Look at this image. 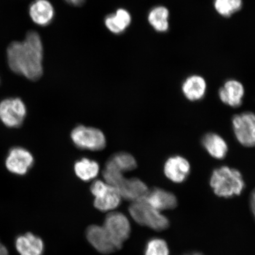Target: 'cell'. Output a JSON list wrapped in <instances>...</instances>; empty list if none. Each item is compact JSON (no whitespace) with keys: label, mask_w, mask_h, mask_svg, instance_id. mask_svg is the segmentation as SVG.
Here are the masks:
<instances>
[{"label":"cell","mask_w":255,"mask_h":255,"mask_svg":"<svg viewBox=\"0 0 255 255\" xmlns=\"http://www.w3.org/2000/svg\"><path fill=\"white\" fill-rule=\"evenodd\" d=\"M145 255H169L166 242L158 238L151 239L146 245Z\"/></svg>","instance_id":"cb8c5ba5"},{"label":"cell","mask_w":255,"mask_h":255,"mask_svg":"<svg viewBox=\"0 0 255 255\" xmlns=\"http://www.w3.org/2000/svg\"><path fill=\"white\" fill-rule=\"evenodd\" d=\"M15 248L20 255H42L44 244L39 237L27 233L16 239Z\"/></svg>","instance_id":"ac0fdd59"},{"label":"cell","mask_w":255,"mask_h":255,"mask_svg":"<svg viewBox=\"0 0 255 255\" xmlns=\"http://www.w3.org/2000/svg\"><path fill=\"white\" fill-rule=\"evenodd\" d=\"M91 191L95 197L94 206L100 211H111L120 205L122 197L119 190L105 181H94Z\"/></svg>","instance_id":"5b68a950"},{"label":"cell","mask_w":255,"mask_h":255,"mask_svg":"<svg viewBox=\"0 0 255 255\" xmlns=\"http://www.w3.org/2000/svg\"><path fill=\"white\" fill-rule=\"evenodd\" d=\"M104 228L119 250L129 238L130 226L128 219L120 212H111L105 219Z\"/></svg>","instance_id":"52a82bcc"},{"label":"cell","mask_w":255,"mask_h":255,"mask_svg":"<svg viewBox=\"0 0 255 255\" xmlns=\"http://www.w3.org/2000/svg\"><path fill=\"white\" fill-rule=\"evenodd\" d=\"M34 158L31 153L21 147L12 148L5 160V166L11 173L23 175L32 167Z\"/></svg>","instance_id":"9c48e42d"},{"label":"cell","mask_w":255,"mask_h":255,"mask_svg":"<svg viewBox=\"0 0 255 255\" xmlns=\"http://www.w3.org/2000/svg\"><path fill=\"white\" fill-rule=\"evenodd\" d=\"M87 237L92 246L102 254H110L119 250L104 226H89L87 231Z\"/></svg>","instance_id":"8fae6325"},{"label":"cell","mask_w":255,"mask_h":255,"mask_svg":"<svg viewBox=\"0 0 255 255\" xmlns=\"http://www.w3.org/2000/svg\"><path fill=\"white\" fill-rule=\"evenodd\" d=\"M27 110L20 98L5 99L0 103V120L5 126L17 128L23 123Z\"/></svg>","instance_id":"ba28073f"},{"label":"cell","mask_w":255,"mask_h":255,"mask_svg":"<svg viewBox=\"0 0 255 255\" xmlns=\"http://www.w3.org/2000/svg\"><path fill=\"white\" fill-rule=\"evenodd\" d=\"M0 255H9L7 249L0 241Z\"/></svg>","instance_id":"4316f807"},{"label":"cell","mask_w":255,"mask_h":255,"mask_svg":"<svg viewBox=\"0 0 255 255\" xmlns=\"http://www.w3.org/2000/svg\"><path fill=\"white\" fill-rule=\"evenodd\" d=\"M9 68L32 81L43 75V46L39 33L28 31L23 41H12L7 49Z\"/></svg>","instance_id":"6da1fadb"},{"label":"cell","mask_w":255,"mask_h":255,"mask_svg":"<svg viewBox=\"0 0 255 255\" xmlns=\"http://www.w3.org/2000/svg\"><path fill=\"white\" fill-rule=\"evenodd\" d=\"M181 91L187 100L191 102L202 100L207 91L205 79L199 75H191L184 80Z\"/></svg>","instance_id":"2e32d148"},{"label":"cell","mask_w":255,"mask_h":255,"mask_svg":"<svg viewBox=\"0 0 255 255\" xmlns=\"http://www.w3.org/2000/svg\"><path fill=\"white\" fill-rule=\"evenodd\" d=\"M131 15L124 8L118 9L115 13L108 14L105 17L104 23L112 33L120 35L123 34L131 23Z\"/></svg>","instance_id":"d6986e66"},{"label":"cell","mask_w":255,"mask_h":255,"mask_svg":"<svg viewBox=\"0 0 255 255\" xmlns=\"http://www.w3.org/2000/svg\"><path fill=\"white\" fill-rule=\"evenodd\" d=\"M242 0H215V7L218 13L230 17L242 8Z\"/></svg>","instance_id":"603a6c76"},{"label":"cell","mask_w":255,"mask_h":255,"mask_svg":"<svg viewBox=\"0 0 255 255\" xmlns=\"http://www.w3.org/2000/svg\"><path fill=\"white\" fill-rule=\"evenodd\" d=\"M108 161L123 173L135 170L137 167L135 158L131 154L126 152L116 153Z\"/></svg>","instance_id":"7402d4cb"},{"label":"cell","mask_w":255,"mask_h":255,"mask_svg":"<svg viewBox=\"0 0 255 255\" xmlns=\"http://www.w3.org/2000/svg\"><path fill=\"white\" fill-rule=\"evenodd\" d=\"M169 11L163 6H157L152 8L148 15L149 24L155 31L164 33L168 30V19Z\"/></svg>","instance_id":"44dd1931"},{"label":"cell","mask_w":255,"mask_h":255,"mask_svg":"<svg viewBox=\"0 0 255 255\" xmlns=\"http://www.w3.org/2000/svg\"><path fill=\"white\" fill-rule=\"evenodd\" d=\"M251 208L255 218V189L251 193L250 198Z\"/></svg>","instance_id":"d4e9b609"},{"label":"cell","mask_w":255,"mask_h":255,"mask_svg":"<svg viewBox=\"0 0 255 255\" xmlns=\"http://www.w3.org/2000/svg\"><path fill=\"white\" fill-rule=\"evenodd\" d=\"M129 212L133 219L140 225L157 231H164L168 227L169 221L166 217L143 199L132 202Z\"/></svg>","instance_id":"3957f363"},{"label":"cell","mask_w":255,"mask_h":255,"mask_svg":"<svg viewBox=\"0 0 255 255\" xmlns=\"http://www.w3.org/2000/svg\"><path fill=\"white\" fill-rule=\"evenodd\" d=\"M116 189L119 190L122 198L132 202L144 199L149 191L146 185L136 178L124 177Z\"/></svg>","instance_id":"4fadbf2b"},{"label":"cell","mask_w":255,"mask_h":255,"mask_svg":"<svg viewBox=\"0 0 255 255\" xmlns=\"http://www.w3.org/2000/svg\"><path fill=\"white\" fill-rule=\"evenodd\" d=\"M203 148L213 158L222 159L228 152V145L223 137L215 132L206 133L202 139Z\"/></svg>","instance_id":"e0dca14e"},{"label":"cell","mask_w":255,"mask_h":255,"mask_svg":"<svg viewBox=\"0 0 255 255\" xmlns=\"http://www.w3.org/2000/svg\"><path fill=\"white\" fill-rule=\"evenodd\" d=\"M68 4L76 6V7H80L84 5L85 0H65Z\"/></svg>","instance_id":"484cf974"},{"label":"cell","mask_w":255,"mask_h":255,"mask_svg":"<svg viewBox=\"0 0 255 255\" xmlns=\"http://www.w3.org/2000/svg\"><path fill=\"white\" fill-rule=\"evenodd\" d=\"M30 17L35 24L46 27L52 23L55 9L48 0H34L29 5Z\"/></svg>","instance_id":"5bb4252c"},{"label":"cell","mask_w":255,"mask_h":255,"mask_svg":"<svg viewBox=\"0 0 255 255\" xmlns=\"http://www.w3.org/2000/svg\"><path fill=\"white\" fill-rule=\"evenodd\" d=\"M218 95L222 103L232 108H238L243 102L245 88L237 80H228L219 89Z\"/></svg>","instance_id":"7c38bea8"},{"label":"cell","mask_w":255,"mask_h":255,"mask_svg":"<svg viewBox=\"0 0 255 255\" xmlns=\"http://www.w3.org/2000/svg\"><path fill=\"white\" fill-rule=\"evenodd\" d=\"M191 171L190 164L181 155L171 156L165 162L164 172L169 180L175 183H181L187 179Z\"/></svg>","instance_id":"30bf717a"},{"label":"cell","mask_w":255,"mask_h":255,"mask_svg":"<svg viewBox=\"0 0 255 255\" xmlns=\"http://www.w3.org/2000/svg\"><path fill=\"white\" fill-rule=\"evenodd\" d=\"M143 199L159 212L174 209L177 205L176 197L173 193L159 188L149 190L147 195Z\"/></svg>","instance_id":"9a60e30c"},{"label":"cell","mask_w":255,"mask_h":255,"mask_svg":"<svg viewBox=\"0 0 255 255\" xmlns=\"http://www.w3.org/2000/svg\"><path fill=\"white\" fill-rule=\"evenodd\" d=\"M71 138L78 148L97 151L106 146V138L104 133L96 128L79 126L71 133Z\"/></svg>","instance_id":"277c9868"},{"label":"cell","mask_w":255,"mask_h":255,"mask_svg":"<svg viewBox=\"0 0 255 255\" xmlns=\"http://www.w3.org/2000/svg\"><path fill=\"white\" fill-rule=\"evenodd\" d=\"M232 123L237 141L245 147H255V114L244 112L235 115Z\"/></svg>","instance_id":"8992f818"},{"label":"cell","mask_w":255,"mask_h":255,"mask_svg":"<svg viewBox=\"0 0 255 255\" xmlns=\"http://www.w3.org/2000/svg\"><path fill=\"white\" fill-rule=\"evenodd\" d=\"M210 184L217 196L224 198L240 195L245 187L241 172L228 166L215 169L210 177Z\"/></svg>","instance_id":"7a4b0ae2"},{"label":"cell","mask_w":255,"mask_h":255,"mask_svg":"<svg viewBox=\"0 0 255 255\" xmlns=\"http://www.w3.org/2000/svg\"><path fill=\"white\" fill-rule=\"evenodd\" d=\"M74 170L80 179L88 181L97 177L100 171V165L94 160L84 158L76 162Z\"/></svg>","instance_id":"ffe728a7"},{"label":"cell","mask_w":255,"mask_h":255,"mask_svg":"<svg viewBox=\"0 0 255 255\" xmlns=\"http://www.w3.org/2000/svg\"><path fill=\"white\" fill-rule=\"evenodd\" d=\"M184 255H204L199 253H193L185 254Z\"/></svg>","instance_id":"83f0119b"}]
</instances>
